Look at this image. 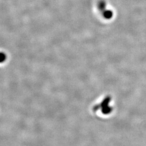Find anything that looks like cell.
<instances>
[{
    "instance_id": "6da1fadb",
    "label": "cell",
    "mask_w": 146,
    "mask_h": 146,
    "mask_svg": "<svg viewBox=\"0 0 146 146\" xmlns=\"http://www.w3.org/2000/svg\"><path fill=\"white\" fill-rule=\"evenodd\" d=\"M98 7L104 19L110 20L113 17V12L111 10L107 9L106 2L104 0H100L98 3Z\"/></svg>"
},
{
    "instance_id": "7a4b0ae2",
    "label": "cell",
    "mask_w": 146,
    "mask_h": 146,
    "mask_svg": "<svg viewBox=\"0 0 146 146\" xmlns=\"http://www.w3.org/2000/svg\"><path fill=\"white\" fill-rule=\"evenodd\" d=\"M1 62H2L3 61H5V58H6V55L5 54L1 52Z\"/></svg>"
}]
</instances>
